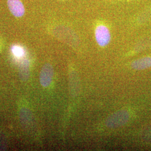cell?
<instances>
[{
	"label": "cell",
	"instance_id": "6da1fadb",
	"mask_svg": "<svg viewBox=\"0 0 151 151\" xmlns=\"http://www.w3.org/2000/svg\"><path fill=\"white\" fill-rule=\"evenodd\" d=\"M129 114L125 110H121L112 114L105 121L106 127L110 128H115L126 124L129 119Z\"/></svg>",
	"mask_w": 151,
	"mask_h": 151
},
{
	"label": "cell",
	"instance_id": "7a4b0ae2",
	"mask_svg": "<svg viewBox=\"0 0 151 151\" xmlns=\"http://www.w3.org/2000/svg\"><path fill=\"white\" fill-rule=\"evenodd\" d=\"M95 38L100 46L107 45L111 39L110 31L108 27L103 25H99L95 29Z\"/></svg>",
	"mask_w": 151,
	"mask_h": 151
},
{
	"label": "cell",
	"instance_id": "3957f363",
	"mask_svg": "<svg viewBox=\"0 0 151 151\" xmlns=\"http://www.w3.org/2000/svg\"><path fill=\"white\" fill-rule=\"evenodd\" d=\"M54 70L52 65L49 63L44 65L40 73V83L44 87H48L53 80Z\"/></svg>",
	"mask_w": 151,
	"mask_h": 151
},
{
	"label": "cell",
	"instance_id": "277c9868",
	"mask_svg": "<svg viewBox=\"0 0 151 151\" xmlns=\"http://www.w3.org/2000/svg\"><path fill=\"white\" fill-rule=\"evenodd\" d=\"M9 9L16 17H22L25 13V7L21 0H7Z\"/></svg>",
	"mask_w": 151,
	"mask_h": 151
},
{
	"label": "cell",
	"instance_id": "5b68a950",
	"mask_svg": "<svg viewBox=\"0 0 151 151\" xmlns=\"http://www.w3.org/2000/svg\"><path fill=\"white\" fill-rule=\"evenodd\" d=\"M132 67L137 70H142L151 67V57H146L134 60L132 63Z\"/></svg>",
	"mask_w": 151,
	"mask_h": 151
},
{
	"label": "cell",
	"instance_id": "8992f818",
	"mask_svg": "<svg viewBox=\"0 0 151 151\" xmlns=\"http://www.w3.org/2000/svg\"><path fill=\"white\" fill-rule=\"evenodd\" d=\"M20 76L23 81H27L29 76V62L25 60L22 63L20 68Z\"/></svg>",
	"mask_w": 151,
	"mask_h": 151
},
{
	"label": "cell",
	"instance_id": "52a82bcc",
	"mask_svg": "<svg viewBox=\"0 0 151 151\" xmlns=\"http://www.w3.org/2000/svg\"><path fill=\"white\" fill-rule=\"evenodd\" d=\"M12 52L14 55L18 58L22 57L24 54V50L22 47L19 45H14L12 48Z\"/></svg>",
	"mask_w": 151,
	"mask_h": 151
},
{
	"label": "cell",
	"instance_id": "ba28073f",
	"mask_svg": "<svg viewBox=\"0 0 151 151\" xmlns=\"http://www.w3.org/2000/svg\"><path fill=\"white\" fill-rule=\"evenodd\" d=\"M143 136L145 140L151 143V128L145 131Z\"/></svg>",
	"mask_w": 151,
	"mask_h": 151
}]
</instances>
